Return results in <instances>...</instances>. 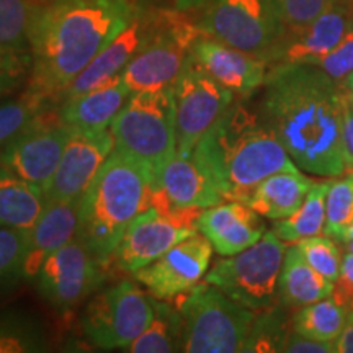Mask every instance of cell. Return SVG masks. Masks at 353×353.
<instances>
[{
    "instance_id": "2",
    "label": "cell",
    "mask_w": 353,
    "mask_h": 353,
    "mask_svg": "<svg viewBox=\"0 0 353 353\" xmlns=\"http://www.w3.org/2000/svg\"><path fill=\"white\" fill-rule=\"evenodd\" d=\"M139 8L131 0H51L34 8L26 90L46 101L61 99Z\"/></svg>"
},
{
    "instance_id": "45",
    "label": "cell",
    "mask_w": 353,
    "mask_h": 353,
    "mask_svg": "<svg viewBox=\"0 0 353 353\" xmlns=\"http://www.w3.org/2000/svg\"><path fill=\"white\" fill-rule=\"evenodd\" d=\"M342 244L347 249V252H353V223L350 224V228H348L345 237L342 239Z\"/></svg>"
},
{
    "instance_id": "34",
    "label": "cell",
    "mask_w": 353,
    "mask_h": 353,
    "mask_svg": "<svg viewBox=\"0 0 353 353\" xmlns=\"http://www.w3.org/2000/svg\"><path fill=\"white\" fill-rule=\"evenodd\" d=\"M46 350L44 335L33 321L20 314H0V353H33Z\"/></svg>"
},
{
    "instance_id": "23",
    "label": "cell",
    "mask_w": 353,
    "mask_h": 353,
    "mask_svg": "<svg viewBox=\"0 0 353 353\" xmlns=\"http://www.w3.org/2000/svg\"><path fill=\"white\" fill-rule=\"evenodd\" d=\"M131 95L121 76H117L85 94L63 100L59 114L74 130H108Z\"/></svg>"
},
{
    "instance_id": "10",
    "label": "cell",
    "mask_w": 353,
    "mask_h": 353,
    "mask_svg": "<svg viewBox=\"0 0 353 353\" xmlns=\"http://www.w3.org/2000/svg\"><path fill=\"white\" fill-rule=\"evenodd\" d=\"M154 298L139 286L123 280L97 293L82 314V330L95 347L103 350L125 348L148 327L154 316Z\"/></svg>"
},
{
    "instance_id": "31",
    "label": "cell",
    "mask_w": 353,
    "mask_h": 353,
    "mask_svg": "<svg viewBox=\"0 0 353 353\" xmlns=\"http://www.w3.org/2000/svg\"><path fill=\"white\" fill-rule=\"evenodd\" d=\"M34 8L30 0H0V48L30 52Z\"/></svg>"
},
{
    "instance_id": "7",
    "label": "cell",
    "mask_w": 353,
    "mask_h": 353,
    "mask_svg": "<svg viewBox=\"0 0 353 353\" xmlns=\"http://www.w3.org/2000/svg\"><path fill=\"white\" fill-rule=\"evenodd\" d=\"M179 299L176 307L185 325L183 352H244L257 312L234 301L208 281L198 283Z\"/></svg>"
},
{
    "instance_id": "42",
    "label": "cell",
    "mask_w": 353,
    "mask_h": 353,
    "mask_svg": "<svg viewBox=\"0 0 353 353\" xmlns=\"http://www.w3.org/2000/svg\"><path fill=\"white\" fill-rule=\"evenodd\" d=\"M330 296H332L335 303H339L342 307H345L348 314L353 312V286L348 283L345 278L342 276L337 278V281L334 283V290Z\"/></svg>"
},
{
    "instance_id": "15",
    "label": "cell",
    "mask_w": 353,
    "mask_h": 353,
    "mask_svg": "<svg viewBox=\"0 0 353 353\" xmlns=\"http://www.w3.org/2000/svg\"><path fill=\"white\" fill-rule=\"evenodd\" d=\"M353 26V0H330L325 10L306 25L285 28L268 57L275 64L317 65Z\"/></svg>"
},
{
    "instance_id": "1",
    "label": "cell",
    "mask_w": 353,
    "mask_h": 353,
    "mask_svg": "<svg viewBox=\"0 0 353 353\" xmlns=\"http://www.w3.org/2000/svg\"><path fill=\"white\" fill-rule=\"evenodd\" d=\"M347 92L312 64L268 68L260 112L299 169L317 176L345 174L343 112Z\"/></svg>"
},
{
    "instance_id": "28",
    "label": "cell",
    "mask_w": 353,
    "mask_h": 353,
    "mask_svg": "<svg viewBox=\"0 0 353 353\" xmlns=\"http://www.w3.org/2000/svg\"><path fill=\"white\" fill-rule=\"evenodd\" d=\"M332 180L314 182L304 198L303 205L288 218L278 219L273 226V232L286 244L324 234L325 224V196Z\"/></svg>"
},
{
    "instance_id": "35",
    "label": "cell",
    "mask_w": 353,
    "mask_h": 353,
    "mask_svg": "<svg viewBox=\"0 0 353 353\" xmlns=\"http://www.w3.org/2000/svg\"><path fill=\"white\" fill-rule=\"evenodd\" d=\"M30 231L0 226V290L23 278Z\"/></svg>"
},
{
    "instance_id": "16",
    "label": "cell",
    "mask_w": 353,
    "mask_h": 353,
    "mask_svg": "<svg viewBox=\"0 0 353 353\" xmlns=\"http://www.w3.org/2000/svg\"><path fill=\"white\" fill-rule=\"evenodd\" d=\"M213 245L201 232L193 234L172 247L152 263L132 273L154 298L175 299L201 283L210 270Z\"/></svg>"
},
{
    "instance_id": "13",
    "label": "cell",
    "mask_w": 353,
    "mask_h": 353,
    "mask_svg": "<svg viewBox=\"0 0 353 353\" xmlns=\"http://www.w3.org/2000/svg\"><path fill=\"white\" fill-rule=\"evenodd\" d=\"M103 263L105 260L76 237L43 263L34 280L41 296L64 314L99 288L103 281Z\"/></svg>"
},
{
    "instance_id": "30",
    "label": "cell",
    "mask_w": 353,
    "mask_h": 353,
    "mask_svg": "<svg viewBox=\"0 0 353 353\" xmlns=\"http://www.w3.org/2000/svg\"><path fill=\"white\" fill-rule=\"evenodd\" d=\"M288 306L276 304L255 314V319L247 337L244 352L272 353L283 352L286 339L293 330V316L288 317Z\"/></svg>"
},
{
    "instance_id": "38",
    "label": "cell",
    "mask_w": 353,
    "mask_h": 353,
    "mask_svg": "<svg viewBox=\"0 0 353 353\" xmlns=\"http://www.w3.org/2000/svg\"><path fill=\"white\" fill-rule=\"evenodd\" d=\"M286 28H294L314 20L330 0H268Z\"/></svg>"
},
{
    "instance_id": "44",
    "label": "cell",
    "mask_w": 353,
    "mask_h": 353,
    "mask_svg": "<svg viewBox=\"0 0 353 353\" xmlns=\"http://www.w3.org/2000/svg\"><path fill=\"white\" fill-rule=\"evenodd\" d=\"M341 276L345 278L348 283L353 286V252H347L345 257H343Z\"/></svg>"
},
{
    "instance_id": "25",
    "label": "cell",
    "mask_w": 353,
    "mask_h": 353,
    "mask_svg": "<svg viewBox=\"0 0 353 353\" xmlns=\"http://www.w3.org/2000/svg\"><path fill=\"white\" fill-rule=\"evenodd\" d=\"M332 290V281L316 272L306 262L296 245L291 244L286 249L280 278H278V298L281 304L291 309H299L329 298Z\"/></svg>"
},
{
    "instance_id": "33",
    "label": "cell",
    "mask_w": 353,
    "mask_h": 353,
    "mask_svg": "<svg viewBox=\"0 0 353 353\" xmlns=\"http://www.w3.org/2000/svg\"><path fill=\"white\" fill-rule=\"evenodd\" d=\"M353 223V175L332 180L325 196L324 236L342 242Z\"/></svg>"
},
{
    "instance_id": "5",
    "label": "cell",
    "mask_w": 353,
    "mask_h": 353,
    "mask_svg": "<svg viewBox=\"0 0 353 353\" xmlns=\"http://www.w3.org/2000/svg\"><path fill=\"white\" fill-rule=\"evenodd\" d=\"M114 149L126 154L152 175H159L176 152L174 87L136 92L110 125Z\"/></svg>"
},
{
    "instance_id": "40",
    "label": "cell",
    "mask_w": 353,
    "mask_h": 353,
    "mask_svg": "<svg viewBox=\"0 0 353 353\" xmlns=\"http://www.w3.org/2000/svg\"><path fill=\"white\" fill-rule=\"evenodd\" d=\"M286 353H334V342H322L291 330L283 347Z\"/></svg>"
},
{
    "instance_id": "37",
    "label": "cell",
    "mask_w": 353,
    "mask_h": 353,
    "mask_svg": "<svg viewBox=\"0 0 353 353\" xmlns=\"http://www.w3.org/2000/svg\"><path fill=\"white\" fill-rule=\"evenodd\" d=\"M30 69V52H17L0 48V97L13 94L21 87V83L28 82Z\"/></svg>"
},
{
    "instance_id": "20",
    "label": "cell",
    "mask_w": 353,
    "mask_h": 353,
    "mask_svg": "<svg viewBox=\"0 0 353 353\" xmlns=\"http://www.w3.org/2000/svg\"><path fill=\"white\" fill-rule=\"evenodd\" d=\"M196 228L221 257L242 252L267 232L257 211L242 201L229 200L201 210Z\"/></svg>"
},
{
    "instance_id": "24",
    "label": "cell",
    "mask_w": 353,
    "mask_h": 353,
    "mask_svg": "<svg viewBox=\"0 0 353 353\" xmlns=\"http://www.w3.org/2000/svg\"><path fill=\"white\" fill-rule=\"evenodd\" d=\"M314 180L299 170L276 172L263 179L247 196L245 205L263 218L278 221L288 218L303 205Z\"/></svg>"
},
{
    "instance_id": "4",
    "label": "cell",
    "mask_w": 353,
    "mask_h": 353,
    "mask_svg": "<svg viewBox=\"0 0 353 353\" xmlns=\"http://www.w3.org/2000/svg\"><path fill=\"white\" fill-rule=\"evenodd\" d=\"M152 190L149 170L113 149L81 196L77 237L107 262L131 221L151 205Z\"/></svg>"
},
{
    "instance_id": "29",
    "label": "cell",
    "mask_w": 353,
    "mask_h": 353,
    "mask_svg": "<svg viewBox=\"0 0 353 353\" xmlns=\"http://www.w3.org/2000/svg\"><path fill=\"white\" fill-rule=\"evenodd\" d=\"M347 316V309L329 296L296 309L293 314V329L316 341L334 342L342 332Z\"/></svg>"
},
{
    "instance_id": "39",
    "label": "cell",
    "mask_w": 353,
    "mask_h": 353,
    "mask_svg": "<svg viewBox=\"0 0 353 353\" xmlns=\"http://www.w3.org/2000/svg\"><path fill=\"white\" fill-rule=\"evenodd\" d=\"M335 81H343L348 74L353 72V26L348 30L342 41L329 52L319 64Z\"/></svg>"
},
{
    "instance_id": "18",
    "label": "cell",
    "mask_w": 353,
    "mask_h": 353,
    "mask_svg": "<svg viewBox=\"0 0 353 353\" xmlns=\"http://www.w3.org/2000/svg\"><path fill=\"white\" fill-rule=\"evenodd\" d=\"M162 17H164V10L145 12L139 8L138 13L126 25V28L117 38H113L100 51V54L69 83L61 99L65 100L85 94L92 88L100 87L101 83L121 76L132 57L138 54L149 39L156 34L161 26Z\"/></svg>"
},
{
    "instance_id": "21",
    "label": "cell",
    "mask_w": 353,
    "mask_h": 353,
    "mask_svg": "<svg viewBox=\"0 0 353 353\" xmlns=\"http://www.w3.org/2000/svg\"><path fill=\"white\" fill-rule=\"evenodd\" d=\"M79 200L48 201L37 224L30 231L28 249L23 263V278L33 280L41 270L43 263L56 250L77 237L79 231Z\"/></svg>"
},
{
    "instance_id": "41",
    "label": "cell",
    "mask_w": 353,
    "mask_h": 353,
    "mask_svg": "<svg viewBox=\"0 0 353 353\" xmlns=\"http://www.w3.org/2000/svg\"><path fill=\"white\" fill-rule=\"evenodd\" d=\"M343 164L345 172L353 170V103L348 99L345 101V112H343Z\"/></svg>"
},
{
    "instance_id": "43",
    "label": "cell",
    "mask_w": 353,
    "mask_h": 353,
    "mask_svg": "<svg viewBox=\"0 0 353 353\" xmlns=\"http://www.w3.org/2000/svg\"><path fill=\"white\" fill-rule=\"evenodd\" d=\"M334 353H353V312L347 316L342 332L334 341Z\"/></svg>"
},
{
    "instance_id": "11",
    "label": "cell",
    "mask_w": 353,
    "mask_h": 353,
    "mask_svg": "<svg viewBox=\"0 0 353 353\" xmlns=\"http://www.w3.org/2000/svg\"><path fill=\"white\" fill-rule=\"evenodd\" d=\"M176 152L192 156L205 132L236 100V95L196 63L190 52L174 83Z\"/></svg>"
},
{
    "instance_id": "26",
    "label": "cell",
    "mask_w": 353,
    "mask_h": 353,
    "mask_svg": "<svg viewBox=\"0 0 353 353\" xmlns=\"http://www.w3.org/2000/svg\"><path fill=\"white\" fill-rule=\"evenodd\" d=\"M44 206L41 190L0 164V226L32 231Z\"/></svg>"
},
{
    "instance_id": "46",
    "label": "cell",
    "mask_w": 353,
    "mask_h": 353,
    "mask_svg": "<svg viewBox=\"0 0 353 353\" xmlns=\"http://www.w3.org/2000/svg\"><path fill=\"white\" fill-rule=\"evenodd\" d=\"M342 83H343V88H345L348 99H350L352 103H353V72L348 74V76L342 81Z\"/></svg>"
},
{
    "instance_id": "22",
    "label": "cell",
    "mask_w": 353,
    "mask_h": 353,
    "mask_svg": "<svg viewBox=\"0 0 353 353\" xmlns=\"http://www.w3.org/2000/svg\"><path fill=\"white\" fill-rule=\"evenodd\" d=\"M152 192L176 210H205L224 201L193 156L180 152L169 159Z\"/></svg>"
},
{
    "instance_id": "6",
    "label": "cell",
    "mask_w": 353,
    "mask_h": 353,
    "mask_svg": "<svg viewBox=\"0 0 353 353\" xmlns=\"http://www.w3.org/2000/svg\"><path fill=\"white\" fill-rule=\"evenodd\" d=\"M201 34L237 48L268 64L286 26L268 0H175Z\"/></svg>"
},
{
    "instance_id": "19",
    "label": "cell",
    "mask_w": 353,
    "mask_h": 353,
    "mask_svg": "<svg viewBox=\"0 0 353 353\" xmlns=\"http://www.w3.org/2000/svg\"><path fill=\"white\" fill-rule=\"evenodd\" d=\"M192 56L221 85L247 99L263 87L268 64L260 57L201 34L192 46Z\"/></svg>"
},
{
    "instance_id": "14",
    "label": "cell",
    "mask_w": 353,
    "mask_h": 353,
    "mask_svg": "<svg viewBox=\"0 0 353 353\" xmlns=\"http://www.w3.org/2000/svg\"><path fill=\"white\" fill-rule=\"evenodd\" d=\"M72 130L59 112L52 114L46 110L0 151V164L46 193Z\"/></svg>"
},
{
    "instance_id": "9",
    "label": "cell",
    "mask_w": 353,
    "mask_h": 353,
    "mask_svg": "<svg viewBox=\"0 0 353 353\" xmlns=\"http://www.w3.org/2000/svg\"><path fill=\"white\" fill-rule=\"evenodd\" d=\"M201 33L180 10H164L161 26L121 72L131 94L174 87Z\"/></svg>"
},
{
    "instance_id": "36",
    "label": "cell",
    "mask_w": 353,
    "mask_h": 353,
    "mask_svg": "<svg viewBox=\"0 0 353 353\" xmlns=\"http://www.w3.org/2000/svg\"><path fill=\"white\" fill-rule=\"evenodd\" d=\"M294 245L298 247V250L306 259V262L316 272H319L322 276H325L332 283L337 281L342 272L343 257L332 237L321 234V236L299 241Z\"/></svg>"
},
{
    "instance_id": "12",
    "label": "cell",
    "mask_w": 353,
    "mask_h": 353,
    "mask_svg": "<svg viewBox=\"0 0 353 353\" xmlns=\"http://www.w3.org/2000/svg\"><path fill=\"white\" fill-rule=\"evenodd\" d=\"M200 213L201 210L148 206L126 228L112 259L120 270L138 272L169 252L172 247L196 234Z\"/></svg>"
},
{
    "instance_id": "32",
    "label": "cell",
    "mask_w": 353,
    "mask_h": 353,
    "mask_svg": "<svg viewBox=\"0 0 353 353\" xmlns=\"http://www.w3.org/2000/svg\"><path fill=\"white\" fill-rule=\"evenodd\" d=\"M50 101L25 90L17 100L0 103V151L48 110Z\"/></svg>"
},
{
    "instance_id": "27",
    "label": "cell",
    "mask_w": 353,
    "mask_h": 353,
    "mask_svg": "<svg viewBox=\"0 0 353 353\" xmlns=\"http://www.w3.org/2000/svg\"><path fill=\"white\" fill-rule=\"evenodd\" d=\"M154 298V296H152ZM154 316L144 332L125 348L131 353H172L183 352L185 325L179 307H172L164 299H152Z\"/></svg>"
},
{
    "instance_id": "17",
    "label": "cell",
    "mask_w": 353,
    "mask_h": 353,
    "mask_svg": "<svg viewBox=\"0 0 353 353\" xmlns=\"http://www.w3.org/2000/svg\"><path fill=\"white\" fill-rule=\"evenodd\" d=\"M114 149L112 131L72 130L46 193L48 201L79 200Z\"/></svg>"
},
{
    "instance_id": "8",
    "label": "cell",
    "mask_w": 353,
    "mask_h": 353,
    "mask_svg": "<svg viewBox=\"0 0 353 353\" xmlns=\"http://www.w3.org/2000/svg\"><path fill=\"white\" fill-rule=\"evenodd\" d=\"M286 249V242L268 231L242 252L216 260L205 281L255 312L270 309L280 304L278 278Z\"/></svg>"
},
{
    "instance_id": "3",
    "label": "cell",
    "mask_w": 353,
    "mask_h": 353,
    "mask_svg": "<svg viewBox=\"0 0 353 353\" xmlns=\"http://www.w3.org/2000/svg\"><path fill=\"white\" fill-rule=\"evenodd\" d=\"M192 156L224 200L245 203L263 179L299 170L262 112L234 100L205 132Z\"/></svg>"
}]
</instances>
